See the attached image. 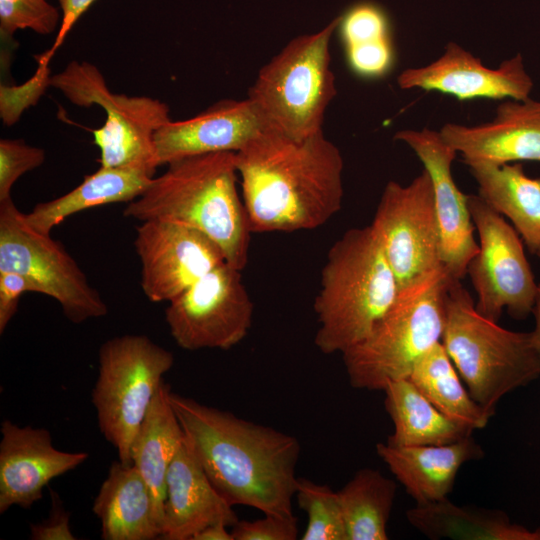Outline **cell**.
<instances>
[{
	"mask_svg": "<svg viewBox=\"0 0 540 540\" xmlns=\"http://www.w3.org/2000/svg\"><path fill=\"white\" fill-rule=\"evenodd\" d=\"M169 399L187 444L229 504L293 514L301 452L297 438L172 390Z\"/></svg>",
	"mask_w": 540,
	"mask_h": 540,
	"instance_id": "1",
	"label": "cell"
},
{
	"mask_svg": "<svg viewBox=\"0 0 540 540\" xmlns=\"http://www.w3.org/2000/svg\"><path fill=\"white\" fill-rule=\"evenodd\" d=\"M236 166L252 232L312 230L342 207L344 161L323 130L300 140L266 130Z\"/></svg>",
	"mask_w": 540,
	"mask_h": 540,
	"instance_id": "2",
	"label": "cell"
},
{
	"mask_svg": "<svg viewBox=\"0 0 540 540\" xmlns=\"http://www.w3.org/2000/svg\"><path fill=\"white\" fill-rule=\"evenodd\" d=\"M167 166L123 215L194 228L220 247L228 265L242 271L252 230L237 189L236 152L188 156Z\"/></svg>",
	"mask_w": 540,
	"mask_h": 540,
	"instance_id": "3",
	"label": "cell"
},
{
	"mask_svg": "<svg viewBox=\"0 0 540 540\" xmlns=\"http://www.w3.org/2000/svg\"><path fill=\"white\" fill-rule=\"evenodd\" d=\"M399 292L396 277L370 225L347 230L329 249L314 300L324 354L344 353L364 340Z\"/></svg>",
	"mask_w": 540,
	"mask_h": 540,
	"instance_id": "4",
	"label": "cell"
},
{
	"mask_svg": "<svg viewBox=\"0 0 540 540\" xmlns=\"http://www.w3.org/2000/svg\"><path fill=\"white\" fill-rule=\"evenodd\" d=\"M441 342L473 399L493 413L502 397L540 377L534 332L482 316L461 280L449 284Z\"/></svg>",
	"mask_w": 540,
	"mask_h": 540,
	"instance_id": "5",
	"label": "cell"
},
{
	"mask_svg": "<svg viewBox=\"0 0 540 540\" xmlns=\"http://www.w3.org/2000/svg\"><path fill=\"white\" fill-rule=\"evenodd\" d=\"M451 280L440 269L399 290L372 332L342 353L352 387L383 390L389 381L409 377L417 360L442 340Z\"/></svg>",
	"mask_w": 540,
	"mask_h": 540,
	"instance_id": "6",
	"label": "cell"
},
{
	"mask_svg": "<svg viewBox=\"0 0 540 540\" xmlns=\"http://www.w3.org/2000/svg\"><path fill=\"white\" fill-rule=\"evenodd\" d=\"M340 22L292 39L259 71L248 92L268 128L293 139L322 131L326 109L336 94L330 69V40Z\"/></svg>",
	"mask_w": 540,
	"mask_h": 540,
	"instance_id": "7",
	"label": "cell"
},
{
	"mask_svg": "<svg viewBox=\"0 0 540 540\" xmlns=\"http://www.w3.org/2000/svg\"><path fill=\"white\" fill-rule=\"evenodd\" d=\"M173 354L146 335L125 334L98 351V375L91 393L100 432L118 459L131 464V446Z\"/></svg>",
	"mask_w": 540,
	"mask_h": 540,
	"instance_id": "8",
	"label": "cell"
},
{
	"mask_svg": "<svg viewBox=\"0 0 540 540\" xmlns=\"http://www.w3.org/2000/svg\"><path fill=\"white\" fill-rule=\"evenodd\" d=\"M50 86L79 107L99 105L104 109V125L92 130L101 167L142 169L155 174L159 166L154 135L171 121L166 103L112 92L100 70L87 61H71L51 76Z\"/></svg>",
	"mask_w": 540,
	"mask_h": 540,
	"instance_id": "9",
	"label": "cell"
},
{
	"mask_svg": "<svg viewBox=\"0 0 540 540\" xmlns=\"http://www.w3.org/2000/svg\"><path fill=\"white\" fill-rule=\"evenodd\" d=\"M0 271L22 275L32 292L53 298L75 324L101 318L108 307L64 246L33 229L9 199L0 202Z\"/></svg>",
	"mask_w": 540,
	"mask_h": 540,
	"instance_id": "10",
	"label": "cell"
},
{
	"mask_svg": "<svg viewBox=\"0 0 540 540\" xmlns=\"http://www.w3.org/2000/svg\"><path fill=\"white\" fill-rule=\"evenodd\" d=\"M468 206L479 236L478 252L467 268L476 310L495 322L504 310L516 320L526 319L532 314L538 284L522 238L479 195H468Z\"/></svg>",
	"mask_w": 540,
	"mask_h": 540,
	"instance_id": "11",
	"label": "cell"
},
{
	"mask_svg": "<svg viewBox=\"0 0 540 540\" xmlns=\"http://www.w3.org/2000/svg\"><path fill=\"white\" fill-rule=\"evenodd\" d=\"M370 226L399 290L444 269L433 185L424 168L407 185L386 184Z\"/></svg>",
	"mask_w": 540,
	"mask_h": 540,
	"instance_id": "12",
	"label": "cell"
},
{
	"mask_svg": "<svg viewBox=\"0 0 540 540\" xmlns=\"http://www.w3.org/2000/svg\"><path fill=\"white\" fill-rule=\"evenodd\" d=\"M253 313L241 271L223 263L169 302L165 321L182 349L228 350L248 335Z\"/></svg>",
	"mask_w": 540,
	"mask_h": 540,
	"instance_id": "13",
	"label": "cell"
},
{
	"mask_svg": "<svg viewBox=\"0 0 540 540\" xmlns=\"http://www.w3.org/2000/svg\"><path fill=\"white\" fill-rule=\"evenodd\" d=\"M134 248L140 285L151 302H171L204 275L226 263L220 247L202 232L162 220L136 227Z\"/></svg>",
	"mask_w": 540,
	"mask_h": 540,
	"instance_id": "14",
	"label": "cell"
},
{
	"mask_svg": "<svg viewBox=\"0 0 540 540\" xmlns=\"http://www.w3.org/2000/svg\"><path fill=\"white\" fill-rule=\"evenodd\" d=\"M394 139L411 148L431 178L443 266L451 279L462 280L479 246L474 236L476 229L468 195L458 188L452 176V163L457 152L444 141L439 131L428 128L400 130Z\"/></svg>",
	"mask_w": 540,
	"mask_h": 540,
	"instance_id": "15",
	"label": "cell"
},
{
	"mask_svg": "<svg viewBox=\"0 0 540 540\" xmlns=\"http://www.w3.org/2000/svg\"><path fill=\"white\" fill-rule=\"evenodd\" d=\"M401 89H422L452 95L461 101L477 98L524 101L530 98L533 81L525 70L521 54L495 68L454 42L428 65L407 68L397 78Z\"/></svg>",
	"mask_w": 540,
	"mask_h": 540,
	"instance_id": "16",
	"label": "cell"
},
{
	"mask_svg": "<svg viewBox=\"0 0 540 540\" xmlns=\"http://www.w3.org/2000/svg\"><path fill=\"white\" fill-rule=\"evenodd\" d=\"M88 456L86 452L57 449L47 429L4 420L0 441V513L12 506L30 508L42 498V491L51 480L75 469Z\"/></svg>",
	"mask_w": 540,
	"mask_h": 540,
	"instance_id": "17",
	"label": "cell"
},
{
	"mask_svg": "<svg viewBox=\"0 0 540 540\" xmlns=\"http://www.w3.org/2000/svg\"><path fill=\"white\" fill-rule=\"evenodd\" d=\"M269 130L265 120L248 99H225L196 116L169 121L154 135L158 166L188 156L238 152L251 140Z\"/></svg>",
	"mask_w": 540,
	"mask_h": 540,
	"instance_id": "18",
	"label": "cell"
},
{
	"mask_svg": "<svg viewBox=\"0 0 540 540\" xmlns=\"http://www.w3.org/2000/svg\"><path fill=\"white\" fill-rule=\"evenodd\" d=\"M439 132L465 164L540 162V101L507 100L489 122L474 126L446 123Z\"/></svg>",
	"mask_w": 540,
	"mask_h": 540,
	"instance_id": "19",
	"label": "cell"
},
{
	"mask_svg": "<svg viewBox=\"0 0 540 540\" xmlns=\"http://www.w3.org/2000/svg\"><path fill=\"white\" fill-rule=\"evenodd\" d=\"M238 520L184 438L167 472L160 538L191 540L209 525L232 527Z\"/></svg>",
	"mask_w": 540,
	"mask_h": 540,
	"instance_id": "20",
	"label": "cell"
},
{
	"mask_svg": "<svg viewBox=\"0 0 540 540\" xmlns=\"http://www.w3.org/2000/svg\"><path fill=\"white\" fill-rule=\"evenodd\" d=\"M376 452L416 504L447 498L460 468L484 455L472 435L439 445L392 446L378 443Z\"/></svg>",
	"mask_w": 540,
	"mask_h": 540,
	"instance_id": "21",
	"label": "cell"
},
{
	"mask_svg": "<svg viewBox=\"0 0 540 540\" xmlns=\"http://www.w3.org/2000/svg\"><path fill=\"white\" fill-rule=\"evenodd\" d=\"M92 510L104 540H153L161 525L150 488L133 464L113 462Z\"/></svg>",
	"mask_w": 540,
	"mask_h": 540,
	"instance_id": "22",
	"label": "cell"
},
{
	"mask_svg": "<svg viewBox=\"0 0 540 540\" xmlns=\"http://www.w3.org/2000/svg\"><path fill=\"white\" fill-rule=\"evenodd\" d=\"M466 165L478 185V195L513 224L536 255L540 247V178L529 177L520 163Z\"/></svg>",
	"mask_w": 540,
	"mask_h": 540,
	"instance_id": "23",
	"label": "cell"
},
{
	"mask_svg": "<svg viewBox=\"0 0 540 540\" xmlns=\"http://www.w3.org/2000/svg\"><path fill=\"white\" fill-rule=\"evenodd\" d=\"M406 518L430 539L540 540V527L530 529L512 522L502 511L461 506L448 498L415 504Z\"/></svg>",
	"mask_w": 540,
	"mask_h": 540,
	"instance_id": "24",
	"label": "cell"
},
{
	"mask_svg": "<svg viewBox=\"0 0 540 540\" xmlns=\"http://www.w3.org/2000/svg\"><path fill=\"white\" fill-rule=\"evenodd\" d=\"M153 177L142 169L100 166L66 194L36 204L31 212L24 213V218L33 229L51 234L53 228L81 211L135 200L146 190Z\"/></svg>",
	"mask_w": 540,
	"mask_h": 540,
	"instance_id": "25",
	"label": "cell"
},
{
	"mask_svg": "<svg viewBox=\"0 0 540 540\" xmlns=\"http://www.w3.org/2000/svg\"><path fill=\"white\" fill-rule=\"evenodd\" d=\"M171 388L160 384L131 446L133 464L152 493L160 525L170 463L184 439L179 420L170 403Z\"/></svg>",
	"mask_w": 540,
	"mask_h": 540,
	"instance_id": "26",
	"label": "cell"
},
{
	"mask_svg": "<svg viewBox=\"0 0 540 540\" xmlns=\"http://www.w3.org/2000/svg\"><path fill=\"white\" fill-rule=\"evenodd\" d=\"M394 431L392 446L439 445L471 436L473 430L440 412L409 378L389 381L382 390Z\"/></svg>",
	"mask_w": 540,
	"mask_h": 540,
	"instance_id": "27",
	"label": "cell"
},
{
	"mask_svg": "<svg viewBox=\"0 0 540 540\" xmlns=\"http://www.w3.org/2000/svg\"><path fill=\"white\" fill-rule=\"evenodd\" d=\"M408 378L440 412L473 431L495 414L473 399L442 342L417 360Z\"/></svg>",
	"mask_w": 540,
	"mask_h": 540,
	"instance_id": "28",
	"label": "cell"
},
{
	"mask_svg": "<svg viewBox=\"0 0 540 540\" xmlns=\"http://www.w3.org/2000/svg\"><path fill=\"white\" fill-rule=\"evenodd\" d=\"M396 483L380 471L364 468L339 491L346 540H386Z\"/></svg>",
	"mask_w": 540,
	"mask_h": 540,
	"instance_id": "29",
	"label": "cell"
},
{
	"mask_svg": "<svg viewBox=\"0 0 540 540\" xmlns=\"http://www.w3.org/2000/svg\"><path fill=\"white\" fill-rule=\"evenodd\" d=\"M295 498L307 514L302 540H346V529L337 491L328 485L298 478Z\"/></svg>",
	"mask_w": 540,
	"mask_h": 540,
	"instance_id": "30",
	"label": "cell"
},
{
	"mask_svg": "<svg viewBox=\"0 0 540 540\" xmlns=\"http://www.w3.org/2000/svg\"><path fill=\"white\" fill-rule=\"evenodd\" d=\"M59 19L58 9L47 0H0V35L5 41L12 40L19 29L50 34Z\"/></svg>",
	"mask_w": 540,
	"mask_h": 540,
	"instance_id": "31",
	"label": "cell"
},
{
	"mask_svg": "<svg viewBox=\"0 0 540 540\" xmlns=\"http://www.w3.org/2000/svg\"><path fill=\"white\" fill-rule=\"evenodd\" d=\"M345 47L391 38L386 12L373 2H359L340 16L338 25Z\"/></svg>",
	"mask_w": 540,
	"mask_h": 540,
	"instance_id": "32",
	"label": "cell"
},
{
	"mask_svg": "<svg viewBox=\"0 0 540 540\" xmlns=\"http://www.w3.org/2000/svg\"><path fill=\"white\" fill-rule=\"evenodd\" d=\"M45 150L26 144L22 139L0 140V202L12 198L15 182L25 173L41 166Z\"/></svg>",
	"mask_w": 540,
	"mask_h": 540,
	"instance_id": "33",
	"label": "cell"
},
{
	"mask_svg": "<svg viewBox=\"0 0 540 540\" xmlns=\"http://www.w3.org/2000/svg\"><path fill=\"white\" fill-rule=\"evenodd\" d=\"M36 73L24 84L0 86V115L4 125H14L22 112L31 105H35L46 88L50 86L51 76L48 63L37 60Z\"/></svg>",
	"mask_w": 540,
	"mask_h": 540,
	"instance_id": "34",
	"label": "cell"
},
{
	"mask_svg": "<svg viewBox=\"0 0 540 540\" xmlns=\"http://www.w3.org/2000/svg\"><path fill=\"white\" fill-rule=\"evenodd\" d=\"M231 528L234 540H295L298 536L294 514H264L253 521L238 520Z\"/></svg>",
	"mask_w": 540,
	"mask_h": 540,
	"instance_id": "35",
	"label": "cell"
},
{
	"mask_svg": "<svg viewBox=\"0 0 540 540\" xmlns=\"http://www.w3.org/2000/svg\"><path fill=\"white\" fill-rule=\"evenodd\" d=\"M351 69L363 77H380L392 67L394 50L391 38L346 47Z\"/></svg>",
	"mask_w": 540,
	"mask_h": 540,
	"instance_id": "36",
	"label": "cell"
},
{
	"mask_svg": "<svg viewBox=\"0 0 540 540\" xmlns=\"http://www.w3.org/2000/svg\"><path fill=\"white\" fill-rule=\"evenodd\" d=\"M32 292L29 282L19 273L0 271V334L16 314L24 293Z\"/></svg>",
	"mask_w": 540,
	"mask_h": 540,
	"instance_id": "37",
	"label": "cell"
},
{
	"mask_svg": "<svg viewBox=\"0 0 540 540\" xmlns=\"http://www.w3.org/2000/svg\"><path fill=\"white\" fill-rule=\"evenodd\" d=\"M51 493L52 508L49 517L41 523L30 525L33 540H75L70 528V514L61 504L59 496Z\"/></svg>",
	"mask_w": 540,
	"mask_h": 540,
	"instance_id": "38",
	"label": "cell"
},
{
	"mask_svg": "<svg viewBox=\"0 0 540 540\" xmlns=\"http://www.w3.org/2000/svg\"><path fill=\"white\" fill-rule=\"evenodd\" d=\"M95 1L96 0H58L62 11L59 31L51 49L42 53L41 55H37V59L39 58L49 62L56 50L62 45L66 35L70 32L73 25Z\"/></svg>",
	"mask_w": 540,
	"mask_h": 540,
	"instance_id": "39",
	"label": "cell"
},
{
	"mask_svg": "<svg viewBox=\"0 0 540 540\" xmlns=\"http://www.w3.org/2000/svg\"><path fill=\"white\" fill-rule=\"evenodd\" d=\"M227 528L224 524L209 525L198 531L191 540H234Z\"/></svg>",
	"mask_w": 540,
	"mask_h": 540,
	"instance_id": "40",
	"label": "cell"
},
{
	"mask_svg": "<svg viewBox=\"0 0 540 540\" xmlns=\"http://www.w3.org/2000/svg\"><path fill=\"white\" fill-rule=\"evenodd\" d=\"M532 314L534 315V319H535V328L533 332L536 338L539 357H540V284H538V293H537V297H536Z\"/></svg>",
	"mask_w": 540,
	"mask_h": 540,
	"instance_id": "41",
	"label": "cell"
},
{
	"mask_svg": "<svg viewBox=\"0 0 540 540\" xmlns=\"http://www.w3.org/2000/svg\"><path fill=\"white\" fill-rule=\"evenodd\" d=\"M536 255L540 257V247H539V249H538Z\"/></svg>",
	"mask_w": 540,
	"mask_h": 540,
	"instance_id": "42",
	"label": "cell"
}]
</instances>
